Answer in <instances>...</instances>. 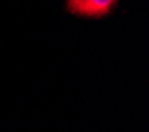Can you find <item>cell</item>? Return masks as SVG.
I'll list each match as a JSON object with an SVG mask.
<instances>
[{
	"mask_svg": "<svg viewBox=\"0 0 149 132\" xmlns=\"http://www.w3.org/2000/svg\"><path fill=\"white\" fill-rule=\"evenodd\" d=\"M118 0H68V11L83 17H104L116 6Z\"/></svg>",
	"mask_w": 149,
	"mask_h": 132,
	"instance_id": "cell-1",
	"label": "cell"
}]
</instances>
